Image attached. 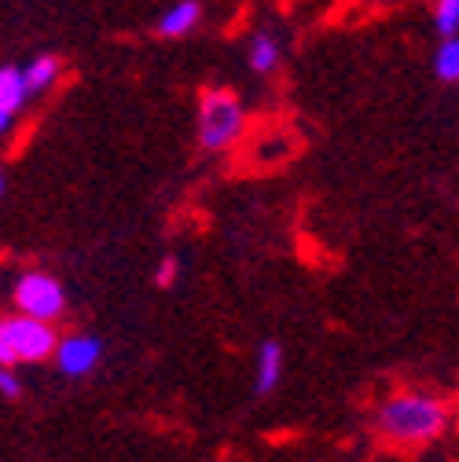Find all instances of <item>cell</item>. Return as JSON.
I'll return each mask as SVG.
<instances>
[{
    "label": "cell",
    "mask_w": 459,
    "mask_h": 462,
    "mask_svg": "<svg viewBox=\"0 0 459 462\" xmlns=\"http://www.w3.org/2000/svg\"><path fill=\"white\" fill-rule=\"evenodd\" d=\"M0 195H5V177H0Z\"/></svg>",
    "instance_id": "2e32d148"
},
{
    "label": "cell",
    "mask_w": 459,
    "mask_h": 462,
    "mask_svg": "<svg viewBox=\"0 0 459 462\" xmlns=\"http://www.w3.org/2000/svg\"><path fill=\"white\" fill-rule=\"evenodd\" d=\"M99 353H103V345L96 337H67V341H55V349H52L60 371L70 374V378L89 374L99 364Z\"/></svg>",
    "instance_id": "5b68a950"
},
{
    "label": "cell",
    "mask_w": 459,
    "mask_h": 462,
    "mask_svg": "<svg viewBox=\"0 0 459 462\" xmlns=\"http://www.w3.org/2000/svg\"><path fill=\"white\" fill-rule=\"evenodd\" d=\"M199 23H202V5H199V0H177L173 8H165L158 15L155 30H158V37H184Z\"/></svg>",
    "instance_id": "8992f818"
},
{
    "label": "cell",
    "mask_w": 459,
    "mask_h": 462,
    "mask_svg": "<svg viewBox=\"0 0 459 462\" xmlns=\"http://www.w3.org/2000/svg\"><path fill=\"white\" fill-rule=\"evenodd\" d=\"M0 341H5V349L12 353L15 364L19 360L37 364V360H48L52 356V349H55V341H60V337H55L52 323H44V319L15 316V319L0 323Z\"/></svg>",
    "instance_id": "3957f363"
},
{
    "label": "cell",
    "mask_w": 459,
    "mask_h": 462,
    "mask_svg": "<svg viewBox=\"0 0 459 462\" xmlns=\"http://www.w3.org/2000/svg\"><path fill=\"white\" fill-rule=\"evenodd\" d=\"M434 74L441 81H448V85L459 78V44H455V37H445L441 41V48L434 55Z\"/></svg>",
    "instance_id": "8fae6325"
},
{
    "label": "cell",
    "mask_w": 459,
    "mask_h": 462,
    "mask_svg": "<svg viewBox=\"0 0 459 462\" xmlns=\"http://www.w3.org/2000/svg\"><path fill=\"white\" fill-rule=\"evenodd\" d=\"M279 371H283V353H279V341H265L261 353H258V393H272L276 382H279Z\"/></svg>",
    "instance_id": "ba28073f"
},
{
    "label": "cell",
    "mask_w": 459,
    "mask_h": 462,
    "mask_svg": "<svg viewBox=\"0 0 459 462\" xmlns=\"http://www.w3.org/2000/svg\"><path fill=\"white\" fill-rule=\"evenodd\" d=\"M375 430L393 448H423L448 430V403L423 393H400L382 403Z\"/></svg>",
    "instance_id": "6da1fadb"
},
{
    "label": "cell",
    "mask_w": 459,
    "mask_h": 462,
    "mask_svg": "<svg viewBox=\"0 0 459 462\" xmlns=\"http://www.w3.org/2000/svg\"><path fill=\"white\" fill-rule=\"evenodd\" d=\"M15 305H19L23 316H33V319L52 323V319H60V312H63V305H67V294H63V286L55 282L52 275L30 272V275H23L19 286H15Z\"/></svg>",
    "instance_id": "277c9868"
},
{
    "label": "cell",
    "mask_w": 459,
    "mask_h": 462,
    "mask_svg": "<svg viewBox=\"0 0 459 462\" xmlns=\"http://www.w3.org/2000/svg\"><path fill=\"white\" fill-rule=\"evenodd\" d=\"M177 272H181L177 257H162V264H158V272H155V282H158V286H173Z\"/></svg>",
    "instance_id": "4fadbf2b"
},
{
    "label": "cell",
    "mask_w": 459,
    "mask_h": 462,
    "mask_svg": "<svg viewBox=\"0 0 459 462\" xmlns=\"http://www.w3.org/2000/svg\"><path fill=\"white\" fill-rule=\"evenodd\" d=\"M279 67V41L272 33H258L250 41V70L254 74H272Z\"/></svg>",
    "instance_id": "30bf717a"
},
{
    "label": "cell",
    "mask_w": 459,
    "mask_h": 462,
    "mask_svg": "<svg viewBox=\"0 0 459 462\" xmlns=\"http://www.w3.org/2000/svg\"><path fill=\"white\" fill-rule=\"evenodd\" d=\"M434 26L441 37H455L459 30V0H437L434 5Z\"/></svg>",
    "instance_id": "7c38bea8"
},
{
    "label": "cell",
    "mask_w": 459,
    "mask_h": 462,
    "mask_svg": "<svg viewBox=\"0 0 459 462\" xmlns=\"http://www.w3.org/2000/svg\"><path fill=\"white\" fill-rule=\"evenodd\" d=\"M26 99H30V88L23 81V70L19 67H0V110L15 118V114L26 106Z\"/></svg>",
    "instance_id": "52a82bcc"
},
{
    "label": "cell",
    "mask_w": 459,
    "mask_h": 462,
    "mask_svg": "<svg viewBox=\"0 0 459 462\" xmlns=\"http://www.w3.org/2000/svg\"><path fill=\"white\" fill-rule=\"evenodd\" d=\"M243 136V106L232 92L213 88L199 106V143L206 151H224Z\"/></svg>",
    "instance_id": "7a4b0ae2"
},
{
    "label": "cell",
    "mask_w": 459,
    "mask_h": 462,
    "mask_svg": "<svg viewBox=\"0 0 459 462\" xmlns=\"http://www.w3.org/2000/svg\"><path fill=\"white\" fill-rule=\"evenodd\" d=\"M12 125V114H5V110H0V133H5Z\"/></svg>",
    "instance_id": "9a60e30c"
},
{
    "label": "cell",
    "mask_w": 459,
    "mask_h": 462,
    "mask_svg": "<svg viewBox=\"0 0 459 462\" xmlns=\"http://www.w3.org/2000/svg\"><path fill=\"white\" fill-rule=\"evenodd\" d=\"M60 70H63V63L55 60V55H37V60L23 70V81H26V88H30V92H44V88H52V85H55Z\"/></svg>",
    "instance_id": "9c48e42d"
},
{
    "label": "cell",
    "mask_w": 459,
    "mask_h": 462,
    "mask_svg": "<svg viewBox=\"0 0 459 462\" xmlns=\"http://www.w3.org/2000/svg\"><path fill=\"white\" fill-rule=\"evenodd\" d=\"M0 393H5L8 400H19L23 396V382L12 374V367H0Z\"/></svg>",
    "instance_id": "5bb4252c"
}]
</instances>
